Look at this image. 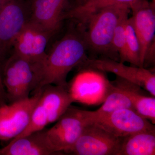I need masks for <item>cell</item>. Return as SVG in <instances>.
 <instances>
[{
	"instance_id": "8fae6325",
	"label": "cell",
	"mask_w": 155,
	"mask_h": 155,
	"mask_svg": "<svg viewBox=\"0 0 155 155\" xmlns=\"http://www.w3.org/2000/svg\"><path fill=\"white\" fill-rule=\"evenodd\" d=\"M131 17L140 46V65L143 67L146 53L155 42V3L139 0L131 8Z\"/></svg>"
},
{
	"instance_id": "277c9868",
	"label": "cell",
	"mask_w": 155,
	"mask_h": 155,
	"mask_svg": "<svg viewBox=\"0 0 155 155\" xmlns=\"http://www.w3.org/2000/svg\"><path fill=\"white\" fill-rule=\"evenodd\" d=\"M29 4L25 0H7L0 9V62L12 51L15 39L30 20Z\"/></svg>"
},
{
	"instance_id": "d4e9b609",
	"label": "cell",
	"mask_w": 155,
	"mask_h": 155,
	"mask_svg": "<svg viewBox=\"0 0 155 155\" xmlns=\"http://www.w3.org/2000/svg\"><path fill=\"white\" fill-rule=\"evenodd\" d=\"M152 2H153L154 3H155V0H152Z\"/></svg>"
},
{
	"instance_id": "6da1fadb",
	"label": "cell",
	"mask_w": 155,
	"mask_h": 155,
	"mask_svg": "<svg viewBox=\"0 0 155 155\" xmlns=\"http://www.w3.org/2000/svg\"><path fill=\"white\" fill-rule=\"evenodd\" d=\"M88 49L83 26L78 23L77 28L69 30L56 43L41 63L35 64L38 80L36 92L50 84L68 86L67 75L88 60Z\"/></svg>"
},
{
	"instance_id": "7a4b0ae2",
	"label": "cell",
	"mask_w": 155,
	"mask_h": 155,
	"mask_svg": "<svg viewBox=\"0 0 155 155\" xmlns=\"http://www.w3.org/2000/svg\"><path fill=\"white\" fill-rule=\"evenodd\" d=\"M130 11L129 6L116 5L90 16L81 24L88 49L106 58L118 61L119 55L113 48V37L117 25L122 19L128 17Z\"/></svg>"
},
{
	"instance_id": "3957f363",
	"label": "cell",
	"mask_w": 155,
	"mask_h": 155,
	"mask_svg": "<svg viewBox=\"0 0 155 155\" xmlns=\"http://www.w3.org/2000/svg\"><path fill=\"white\" fill-rule=\"evenodd\" d=\"M3 84L10 103L29 97L36 84L33 64L15 53L6 59L2 66Z\"/></svg>"
},
{
	"instance_id": "603a6c76",
	"label": "cell",
	"mask_w": 155,
	"mask_h": 155,
	"mask_svg": "<svg viewBox=\"0 0 155 155\" xmlns=\"http://www.w3.org/2000/svg\"><path fill=\"white\" fill-rule=\"evenodd\" d=\"M89 0H75V6L81 5L86 2Z\"/></svg>"
},
{
	"instance_id": "8992f818",
	"label": "cell",
	"mask_w": 155,
	"mask_h": 155,
	"mask_svg": "<svg viewBox=\"0 0 155 155\" xmlns=\"http://www.w3.org/2000/svg\"><path fill=\"white\" fill-rule=\"evenodd\" d=\"M41 90L33 96L0 106V140H12L28 125Z\"/></svg>"
},
{
	"instance_id": "e0dca14e",
	"label": "cell",
	"mask_w": 155,
	"mask_h": 155,
	"mask_svg": "<svg viewBox=\"0 0 155 155\" xmlns=\"http://www.w3.org/2000/svg\"><path fill=\"white\" fill-rule=\"evenodd\" d=\"M139 0H89L81 5L74 6L66 12L64 19H71L83 24L87 18L97 11L110 6L126 5L131 8Z\"/></svg>"
},
{
	"instance_id": "ac0fdd59",
	"label": "cell",
	"mask_w": 155,
	"mask_h": 155,
	"mask_svg": "<svg viewBox=\"0 0 155 155\" xmlns=\"http://www.w3.org/2000/svg\"><path fill=\"white\" fill-rule=\"evenodd\" d=\"M123 109L135 110L128 97L122 91L110 82L102 105L97 110L87 111V114L88 119H91Z\"/></svg>"
},
{
	"instance_id": "5bb4252c",
	"label": "cell",
	"mask_w": 155,
	"mask_h": 155,
	"mask_svg": "<svg viewBox=\"0 0 155 155\" xmlns=\"http://www.w3.org/2000/svg\"><path fill=\"white\" fill-rule=\"evenodd\" d=\"M40 103L47 116L48 124L61 118L75 102L67 86L46 85L41 90Z\"/></svg>"
},
{
	"instance_id": "d6986e66",
	"label": "cell",
	"mask_w": 155,
	"mask_h": 155,
	"mask_svg": "<svg viewBox=\"0 0 155 155\" xmlns=\"http://www.w3.org/2000/svg\"><path fill=\"white\" fill-rule=\"evenodd\" d=\"M126 59L135 67H140V46L138 37L136 33L131 17L128 18L125 22Z\"/></svg>"
},
{
	"instance_id": "ba28073f",
	"label": "cell",
	"mask_w": 155,
	"mask_h": 155,
	"mask_svg": "<svg viewBox=\"0 0 155 155\" xmlns=\"http://www.w3.org/2000/svg\"><path fill=\"white\" fill-rule=\"evenodd\" d=\"M54 35L29 20L15 39L12 51L32 64H39L46 55L48 42Z\"/></svg>"
},
{
	"instance_id": "7402d4cb",
	"label": "cell",
	"mask_w": 155,
	"mask_h": 155,
	"mask_svg": "<svg viewBox=\"0 0 155 155\" xmlns=\"http://www.w3.org/2000/svg\"><path fill=\"white\" fill-rule=\"evenodd\" d=\"M2 66V64L0 62V106L6 104L8 101L5 89L3 82Z\"/></svg>"
},
{
	"instance_id": "52a82bcc",
	"label": "cell",
	"mask_w": 155,
	"mask_h": 155,
	"mask_svg": "<svg viewBox=\"0 0 155 155\" xmlns=\"http://www.w3.org/2000/svg\"><path fill=\"white\" fill-rule=\"evenodd\" d=\"M89 122L87 111L71 106L54 126L47 130L50 142L58 154L64 153L74 144Z\"/></svg>"
},
{
	"instance_id": "ffe728a7",
	"label": "cell",
	"mask_w": 155,
	"mask_h": 155,
	"mask_svg": "<svg viewBox=\"0 0 155 155\" xmlns=\"http://www.w3.org/2000/svg\"><path fill=\"white\" fill-rule=\"evenodd\" d=\"M48 124L46 113L38 101L32 112L27 127L22 133L14 139L22 137L43 130Z\"/></svg>"
},
{
	"instance_id": "44dd1931",
	"label": "cell",
	"mask_w": 155,
	"mask_h": 155,
	"mask_svg": "<svg viewBox=\"0 0 155 155\" xmlns=\"http://www.w3.org/2000/svg\"><path fill=\"white\" fill-rule=\"evenodd\" d=\"M127 18L122 19L117 27L113 37V46L114 49L118 55L120 62H125L126 59V45H125V22Z\"/></svg>"
},
{
	"instance_id": "7c38bea8",
	"label": "cell",
	"mask_w": 155,
	"mask_h": 155,
	"mask_svg": "<svg viewBox=\"0 0 155 155\" xmlns=\"http://www.w3.org/2000/svg\"><path fill=\"white\" fill-rule=\"evenodd\" d=\"M69 0H31L30 21L56 33L68 11Z\"/></svg>"
},
{
	"instance_id": "cb8c5ba5",
	"label": "cell",
	"mask_w": 155,
	"mask_h": 155,
	"mask_svg": "<svg viewBox=\"0 0 155 155\" xmlns=\"http://www.w3.org/2000/svg\"><path fill=\"white\" fill-rule=\"evenodd\" d=\"M6 1L7 0H0V9L2 8Z\"/></svg>"
},
{
	"instance_id": "2e32d148",
	"label": "cell",
	"mask_w": 155,
	"mask_h": 155,
	"mask_svg": "<svg viewBox=\"0 0 155 155\" xmlns=\"http://www.w3.org/2000/svg\"><path fill=\"white\" fill-rule=\"evenodd\" d=\"M155 154V130H153L123 137L118 155Z\"/></svg>"
},
{
	"instance_id": "9c48e42d",
	"label": "cell",
	"mask_w": 155,
	"mask_h": 155,
	"mask_svg": "<svg viewBox=\"0 0 155 155\" xmlns=\"http://www.w3.org/2000/svg\"><path fill=\"white\" fill-rule=\"evenodd\" d=\"M89 119L119 137L141 131L155 130L153 123L131 109H120Z\"/></svg>"
},
{
	"instance_id": "4fadbf2b",
	"label": "cell",
	"mask_w": 155,
	"mask_h": 155,
	"mask_svg": "<svg viewBox=\"0 0 155 155\" xmlns=\"http://www.w3.org/2000/svg\"><path fill=\"white\" fill-rule=\"evenodd\" d=\"M58 155L50 142L47 130L11 140L0 148V155Z\"/></svg>"
},
{
	"instance_id": "5b68a950",
	"label": "cell",
	"mask_w": 155,
	"mask_h": 155,
	"mask_svg": "<svg viewBox=\"0 0 155 155\" xmlns=\"http://www.w3.org/2000/svg\"><path fill=\"white\" fill-rule=\"evenodd\" d=\"M122 139L123 137L116 136L95 122L90 121L79 138L64 153L74 155H118Z\"/></svg>"
},
{
	"instance_id": "30bf717a",
	"label": "cell",
	"mask_w": 155,
	"mask_h": 155,
	"mask_svg": "<svg viewBox=\"0 0 155 155\" xmlns=\"http://www.w3.org/2000/svg\"><path fill=\"white\" fill-rule=\"evenodd\" d=\"M84 64L104 72L114 73L143 87L152 96L155 97V73L144 67H129L124 63L106 58L88 59Z\"/></svg>"
},
{
	"instance_id": "9a60e30c",
	"label": "cell",
	"mask_w": 155,
	"mask_h": 155,
	"mask_svg": "<svg viewBox=\"0 0 155 155\" xmlns=\"http://www.w3.org/2000/svg\"><path fill=\"white\" fill-rule=\"evenodd\" d=\"M111 83L128 97L137 113L155 124V97L147 95L141 87L118 76H116V80Z\"/></svg>"
}]
</instances>
